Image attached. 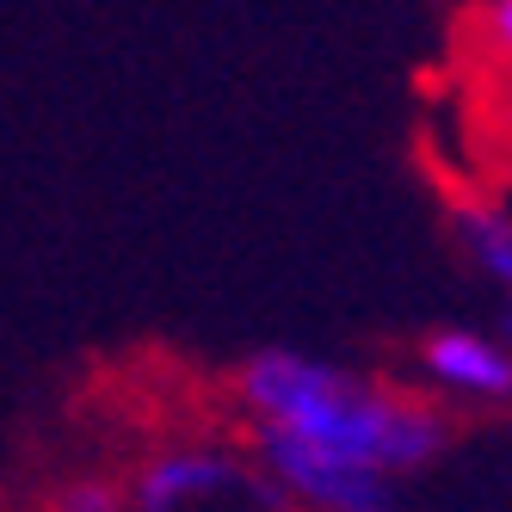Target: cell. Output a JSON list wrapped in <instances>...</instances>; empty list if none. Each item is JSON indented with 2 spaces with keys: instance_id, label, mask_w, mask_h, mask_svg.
Here are the masks:
<instances>
[{
  "instance_id": "4",
  "label": "cell",
  "mask_w": 512,
  "mask_h": 512,
  "mask_svg": "<svg viewBox=\"0 0 512 512\" xmlns=\"http://www.w3.org/2000/svg\"><path fill=\"white\" fill-rule=\"evenodd\" d=\"M451 241L463 253V266L512 303V204L500 192H457L451 198Z\"/></svg>"
},
{
  "instance_id": "2",
  "label": "cell",
  "mask_w": 512,
  "mask_h": 512,
  "mask_svg": "<svg viewBox=\"0 0 512 512\" xmlns=\"http://www.w3.org/2000/svg\"><path fill=\"white\" fill-rule=\"evenodd\" d=\"M130 512H284L241 432L167 438L124 475Z\"/></svg>"
},
{
  "instance_id": "6",
  "label": "cell",
  "mask_w": 512,
  "mask_h": 512,
  "mask_svg": "<svg viewBox=\"0 0 512 512\" xmlns=\"http://www.w3.org/2000/svg\"><path fill=\"white\" fill-rule=\"evenodd\" d=\"M38 512H130L124 500V475H105V469H75L44 494Z\"/></svg>"
},
{
  "instance_id": "5",
  "label": "cell",
  "mask_w": 512,
  "mask_h": 512,
  "mask_svg": "<svg viewBox=\"0 0 512 512\" xmlns=\"http://www.w3.org/2000/svg\"><path fill=\"white\" fill-rule=\"evenodd\" d=\"M463 56L488 93L512 105V0H469L463 13Z\"/></svg>"
},
{
  "instance_id": "3",
  "label": "cell",
  "mask_w": 512,
  "mask_h": 512,
  "mask_svg": "<svg viewBox=\"0 0 512 512\" xmlns=\"http://www.w3.org/2000/svg\"><path fill=\"white\" fill-rule=\"evenodd\" d=\"M408 383L438 401L451 420L457 414H500L512 408V346L494 327H469V321H445L408 352Z\"/></svg>"
},
{
  "instance_id": "1",
  "label": "cell",
  "mask_w": 512,
  "mask_h": 512,
  "mask_svg": "<svg viewBox=\"0 0 512 512\" xmlns=\"http://www.w3.org/2000/svg\"><path fill=\"white\" fill-rule=\"evenodd\" d=\"M229 408L284 512H395L401 482L451 445V414L414 383L297 346L247 352Z\"/></svg>"
},
{
  "instance_id": "7",
  "label": "cell",
  "mask_w": 512,
  "mask_h": 512,
  "mask_svg": "<svg viewBox=\"0 0 512 512\" xmlns=\"http://www.w3.org/2000/svg\"><path fill=\"white\" fill-rule=\"evenodd\" d=\"M500 340L512 346V303H506V321H500Z\"/></svg>"
}]
</instances>
